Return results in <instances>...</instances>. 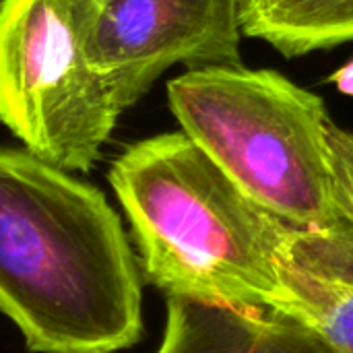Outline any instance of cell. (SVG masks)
Returning a JSON list of instances; mask_svg holds the SVG:
<instances>
[{
	"label": "cell",
	"instance_id": "7",
	"mask_svg": "<svg viewBox=\"0 0 353 353\" xmlns=\"http://www.w3.org/2000/svg\"><path fill=\"white\" fill-rule=\"evenodd\" d=\"M157 353H337L302 323L265 308L168 298Z\"/></svg>",
	"mask_w": 353,
	"mask_h": 353
},
{
	"label": "cell",
	"instance_id": "8",
	"mask_svg": "<svg viewBox=\"0 0 353 353\" xmlns=\"http://www.w3.org/2000/svg\"><path fill=\"white\" fill-rule=\"evenodd\" d=\"M240 29L285 58L353 41V0H240Z\"/></svg>",
	"mask_w": 353,
	"mask_h": 353
},
{
	"label": "cell",
	"instance_id": "5",
	"mask_svg": "<svg viewBox=\"0 0 353 353\" xmlns=\"http://www.w3.org/2000/svg\"><path fill=\"white\" fill-rule=\"evenodd\" d=\"M81 33L124 110L174 64H242L240 0H81Z\"/></svg>",
	"mask_w": 353,
	"mask_h": 353
},
{
	"label": "cell",
	"instance_id": "2",
	"mask_svg": "<svg viewBox=\"0 0 353 353\" xmlns=\"http://www.w3.org/2000/svg\"><path fill=\"white\" fill-rule=\"evenodd\" d=\"M110 184L153 288L168 298L275 310L277 252L290 225L246 196L184 132L130 145Z\"/></svg>",
	"mask_w": 353,
	"mask_h": 353
},
{
	"label": "cell",
	"instance_id": "3",
	"mask_svg": "<svg viewBox=\"0 0 353 353\" xmlns=\"http://www.w3.org/2000/svg\"><path fill=\"white\" fill-rule=\"evenodd\" d=\"M182 132L256 205L298 230L352 225L337 201L316 93L261 68H192L168 85Z\"/></svg>",
	"mask_w": 353,
	"mask_h": 353
},
{
	"label": "cell",
	"instance_id": "4",
	"mask_svg": "<svg viewBox=\"0 0 353 353\" xmlns=\"http://www.w3.org/2000/svg\"><path fill=\"white\" fill-rule=\"evenodd\" d=\"M122 112L85 58L81 0H0V122L29 153L89 172Z\"/></svg>",
	"mask_w": 353,
	"mask_h": 353
},
{
	"label": "cell",
	"instance_id": "6",
	"mask_svg": "<svg viewBox=\"0 0 353 353\" xmlns=\"http://www.w3.org/2000/svg\"><path fill=\"white\" fill-rule=\"evenodd\" d=\"M279 300L285 314L337 353H353V225L288 230L277 252Z\"/></svg>",
	"mask_w": 353,
	"mask_h": 353
},
{
	"label": "cell",
	"instance_id": "10",
	"mask_svg": "<svg viewBox=\"0 0 353 353\" xmlns=\"http://www.w3.org/2000/svg\"><path fill=\"white\" fill-rule=\"evenodd\" d=\"M327 83H331L339 93L353 97V58L347 60L341 68H337L329 79Z\"/></svg>",
	"mask_w": 353,
	"mask_h": 353
},
{
	"label": "cell",
	"instance_id": "9",
	"mask_svg": "<svg viewBox=\"0 0 353 353\" xmlns=\"http://www.w3.org/2000/svg\"><path fill=\"white\" fill-rule=\"evenodd\" d=\"M327 149L339 207L353 225V130L331 122L327 128Z\"/></svg>",
	"mask_w": 353,
	"mask_h": 353
},
{
	"label": "cell",
	"instance_id": "1",
	"mask_svg": "<svg viewBox=\"0 0 353 353\" xmlns=\"http://www.w3.org/2000/svg\"><path fill=\"white\" fill-rule=\"evenodd\" d=\"M141 275L103 192L0 147V312L35 353H116L143 333Z\"/></svg>",
	"mask_w": 353,
	"mask_h": 353
}]
</instances>
